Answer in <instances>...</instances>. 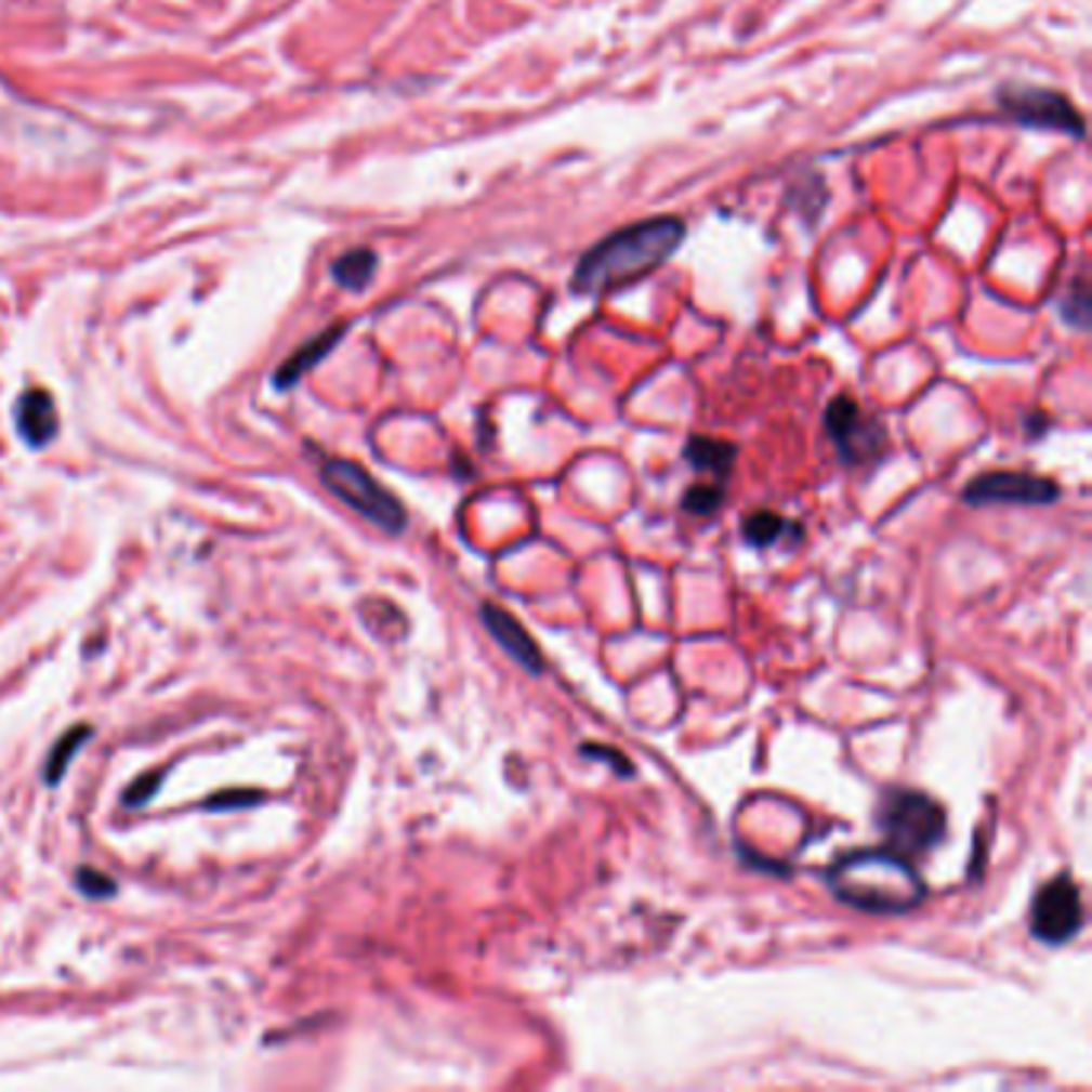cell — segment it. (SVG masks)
Wrapping results in <instances>:
<instances>
[{"label": "cell", "mask_w": 1092, "mask_h": 1092, "mask_svg": "<svg viewBox=\"0 0 1092 1092\" xmlns=\"http://www.w3.org/2000/svg\"><path fill=\"white\" fill-rule=\"evenodd\" d=\"M75 881H78V891H83L87 897H109V894H116L113 878H106V874H100L93 868H80L78 874H75Z\"/></svg>", "instance_id": "18"}, {"label": "cell", "mask_w": 1092, "mask_h": 1092, "mask_svg": "<svg viewBox=\"0 0 1092 1092\" xmlns=\"http://www.w3.org/2000/svg\"><path fill=\"white\" fill-rule=\"evenodd\" d=\"M16 426L19 436L32 446L42 449L55 439L58 433V413H55V400L49 397V391L32 389L26 391L16 404Z\"/></svg>", "instance_id": "10"}, {"label": "cell", "mask_w": 1092, "mask_h": 1092, "mask_svg": "<svg viewBox=\"0 0 1092 1092\" xmlns=\"http://www.w3.org/2000/svg\"><path fill=\"white\" fill-rule=\"evenodd\" d=\"M253 801H260V794H256V791H244V794L228 791V794H219V798H212V801H209V807H212V811H222V807H240V804H253Z\"/></svg>", "instance_id": "21"}, {"label": "cell", "mask_w": 1092, "mask_h": 1092, "mask_svg": "<svg viewBox=\"0 0 1092 1092\" xmlns=\"http://www.w3.org/2000/svg\"><path fill=\"white\" fill-rule=\"evenodd\" d=\"M878 827L887 850L907 858L926 856L945 837V807L917 788H887L878 801Z\"/></svg>", "instance_id": "3"}, {"label": "cell", "mask_w": 1092, "mask_h": 1092, "mask_svg": "<svg viewBox=\"0 0 1092 1092\" xmlns=\"http://www.w3.org/2000/svg\"><path fill=\"white\" fill-rule=\"evenodd\" d=\"M964 503L968 506H1048L1061 497V487L1044 477V474H1028V471H987L977 474L964 487Z\"/></svg>", "instance_id": "8"}, {"label": "cell", "mask_w": 1092, "mask_h": 1092, "mask_svg": "<svg viewBox=\"0 0 1092 1092\" xmlns=\"http://www.w3.org/2000/svg\"><path fill=\"white\" fill-rule=\"evenodd\" d=\"M481 622L490 631V637L526 670V673H545V654L539 647V641L523 628V622L516 616H510L506 609L487 603L481 609Z\"/></svg>", "instance_id": "9"}, {"label": "cell", "mask_w": 1092, "mask_h": 1092, "mask_svg": "<svg viewBox=\"0 0 1092 1092\" xmlns=\"http://www.w3.org/2000/svg\"><path fill=\"white\" fill-rule=\"evenodd\" d=\"M833 894L861 913H910L923 904L926 884L917 865L894 850H856L840 856L830 871Z\"/></svg>", "instance_id": "2"}, {"label": "cell", "mask_w": 1092, "mask_h": 1092, "mask_svg": "<svg viewBox=\"0 0 1092 1092\" xmlns=\"http://www.w3.org/2000/svg\"><path fill=\"white\" fill-rule=\"evenodd\" d=\"M683 459L696 471H708L714 481H727V474L737 462V449L727 439H714V436H693L683 449Z\"/></svg>", "instance_id": "11"}, {"label": "cell", "mask_w": 1092, "mask_h": 1092, "mask_svg": "<svg viewBox=\"0 0 1092 1092\" xmlns=\"http://www.w3.org/2000/svg\"><path fill=\"white\" fill-rule=\"evenodd\" d=\"M686 237V225L673 215L647 219L637 225H628L616 235L603 237L596 247H590L570 279V289L580 295H603L609 289L628 286L650 269L663 266L676 247Z\"/></svg>", "instance_id": "1"}, {"label": "cell", "mask_w": 1092, "mask_h": 1092, "mask_svg": "<svg viewBox=\"0 0 1092 1092\" xmlns=\"http://www.w3.org/2000/svg\"><path fill=\"white\" fill-rule=\"evenodd\" d=\"M1000 109L1031 129H1051V132H1064L1074 139H1083V116L1077 113V106L1048 87H1031V83H1010L1000 90Z\"/></svg>", "instance_id": "6"}, {"label": "cell", "mask_w": 1092, "mask_h": 1092, "mask_svg": "<svg viewBox=\"0 0 1092 1092\" xmlns=\"http://www.w3.org/2000/svg\"><path fill=\"white\" fill-rule=\"evenodd\" d=\"M580 753H583V756H600L603 763L616 766V773H619V776H631V773H634V769H631V763L624 760L619 750H609V747H596V744H583V747H580Z\"/></svg>", "instance_id": "20"}, {"label": "cell", "mask_w": 1092, "mask_h": 1092, "mask_svg": "<svg viewBox=\"0 0 1092 1092\" xmlns=\"http://www.w3.org/2000/svg\"><path fill=\"white\" fill-rule=\"evenodd\" d=\"M1031 936L1044 945H1067L1083 930V894L1070 874H1057L1038 887L1028 910Z\"/></svg>", "instance_id": "7"}, {"label": "cell", "mask_w": 1092, "mask_h": 1092, "mask_svg": "<svg viewBox=\"0 0 1092 1092\" xmlns=\"http://www.w3.org/2000/svg\"><path fill=\"white\" fill-rule=\"evenodd\" d=\"M724 481H705V484H693L683 494V510L693 516H714L724 506Z\"/></svg>", "instance_id": "15"}, {"label": "cell", "mask_w": 1092, "mask_h": 1092, "mask_svg": "<svg viewBox=\"0 0 1092 1092\" xmlns=\"http://www.w3.org/2000/svg\"><path fill=\"white\" fill-rule=\"evenodd\" d=\"M320 477L346 506L363 513L379 529L400 532L407 526V513H404L400 500L391 494L389 487H382L363 465L346 462V459H330V462H324Z\"/></svg>", "instance_id": "4"}, {"label": "cell", "mask_w": 1092, "mask_h": 1092, "mask_svg": "<svg viewBox=\"0 0 1092 1092\" xmlns=\"http://www.w3.org/2000/svg\"><path fill=\"white\" fill-rule=\"evenodd\" d=\"M827 433L837 446V456L843 465L850 469H861L871 465L884 456L887 449V430L881 420H874L871 413H865L853 397L840 394L830 400L827 407Z\"/></svg>", "instance_id": "5"}, {"label": "cell", "mask_w": 1092, "mask_h": 1092, "mask_svg": "<svg viewBox=\"0 0 1092 1092\" xmlns=\"http://www.w3.org/2000/svg\"><path fill=\"white\" fill-rule=\"evenodd\" d=\"M376 266H379V256H376L372 250L359 247V250H350V253H343V256L337 260L333 276H337V282L346 286V289H363V286L376 276Z\"/></svg>", "instance_id": "14"}, {"label": "cell", "mask_w": 1092, "mask_h": 1092, "mask_svg": "<svg viewBox=\"0 0 1092 1092\" xmlns=\"http://www.w3.org/2000/svg\"><path fill=\"white\" fill-rule=\"evenodd\" d=\"M160 779H163V773H148V776H142V779L135 781L129 791H126V807H142L152 794L157 791V785H160Z\"/></svg>", "instance_id": "19"}, {"label": "cell", "mask_w": 1092, "mask_h": 1092, "mask_svg": "<svg viewBox=\"0 0 1092 1092\" xmlns=\"http://www.w3.org/2000/svg\"><path fill=\"white\" fill-rule=\"evenodd\" d=\"M87 737H90V727L83 724V727H71V731L55 744V750L49 753V766H45V781H49V785H55V781L65 776V769L71 766L75 750H78Z\"/></svg>", "instance_id": "16"}, {"label": "cell", "mask_w": 1092, "mask_h": 1092, "mask_svg": "<svg viewBox=\"0 0 1092 1092\" xmlns=\"http://www.w3.org/2000/svg\"><path fill=\"white\" fill-rule=\"evenodd\" d=\"M340 333H343V327H337V330H327V333H324V337H317L314 343L302 346V350H299V353H295V356H292V359H289V363H286V366L276 372V385H279V389H286V385H295V382H299V379H302V376L312 369L317 359H324V356H327V350H330V346L340 340Z\"/></svg>", "instance_id": "12"}, {"label": "cell", "mask_w": 1092, "mask_h": 1092, "mask_svg": "<svg viewBox=\"0 0 1092 1092\" xmlns=\"http://www.w3.org/2000/svg\"><path fill=\"white\" fill-rule=\"evenodd\" d=\"M1090 286H1087V279H1077L1070 295L1064 299V320L1083 330L1090 324Z\"/></svg>", "instance_id": "17"}, {"label": "cell", "mask_w": 1092, "mask_h": 1092, "mask_svg": "<svg viewBox=\"0 0 1092 1092\" xmlns=\"http://www.w3.org/2000/svg\"><path fill=\"white\" fill-rule=\"evenodd\" d=\"M788 529H791V523L781 513H776V510H753L744 519V539L753 548L776 545L779 539H785Z\"/></svg>", "instance_id": "13"}]
</instances>
